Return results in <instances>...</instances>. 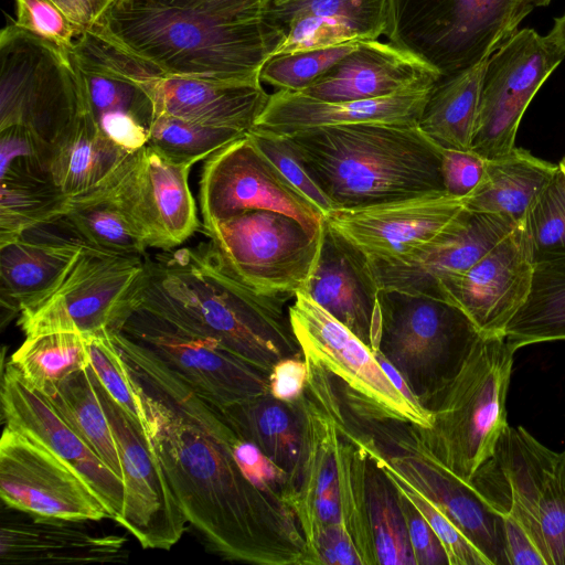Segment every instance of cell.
Wrapping results in <instances>:
<instances>
[{
	"mask_svg": "<svg viewBox=\"0 0 565 565\" xmlns=\"http://www.w3.org/2000/svg\"><path fill=\"white\" fill-rule=\"evenodd\" d=\"M131 374L141 425L190 524L220 556L257 565H303L306 540L277 493L238 463L237 434L149 349L113 331Z\"/></svg>",
	"mask_w": 565,
	"mask_h": 565,
	"instance_id": "6da1fadb",
	"label": "cell"
},
{
	"mask_svg": "<svg viewBox=\"0 0 565 565\" xmlns=\"http://www.w3.org/2000/svg\"><path fill=\"white\" fill-rule=\"evenodd\" d=\"M291 297L243 284L209 241L147 258L136 303L215 340L269 375L280 360L303 355L286 305Z\"/></svg>",
	"mask_w": 565,
	"mask_h": 565,
	"instance_id": "7a4b0ae2",
	"label": "cell"
},
{
	"mask_svg": "<svg viewBox=\"0 0 565 565\" xmlns=\"http://www.w3.org/2000/svg\"><path fill=\"white\" fill-rule=\"evenodd\" d=\"M170 76L260 81L286 32L265 17L222 21L151 0H113L90 28Z\"/></svg>",
	"mask_w": 565,
	"mask_h": 565,
	"instance_id": "3957f363",
	"label": "cell"
},
{
	"mask_svg": "<svg viewBox=\"0 0 565 565\" xmlns=\"http://www.w3.org/2000/svg\"><path fill=\"white\" fill-rule=\"evenodd\" d=\"M285 136L333 210L445 191L441 148L418 125L355 124Z\"/></svg>",
	"mask_w": 565,
	"mask_h": 565,
	"instance_id": "277c9868",
	"label": "cell"
},
{
	"mask_svg": "<svg viewBox=\"0 0 565 565\" xmlns=\"http://www.w3.org/2000/svg\"><path fill=\"white\" fill-rule=\"evenodd\" d=\"M514 353L505 335L482 334L456 375L425 405L430 427L407 425L417 446L465 483L493 455L509 425Z\"/></svg>",
	"mask_w": 565,
	"mask_h": 565,
	"instance_id": "5b68a950",
	"label": "cell"
},
{
	"mask_svg": "<svg viewBox=\"0 0 565 565\" xmlns=\"http://www.w3.org/2000/svg\"><path fill=\"white\" fill-rule=\"evenodd\" d=\"M552 0H387L388 42L441 77L488 58Z\"/></svg>",
	"mask_w": 565,
	"mask_h": 565,
	"instance_id": "8992f818",
	"label": "cell"
},
{
	"mask_svg": "<svg viewBox=\"0 0 565 565\" xmlns=\"http://www.w3.org/2000/svg\"><path fill=\"white\" fill-rule=\"evenodd\" d=\"M481 335L448 301L380 289L373 351L397 371L424 407L456 375Z\"/></svg>",
	"mask_w": 565,
	"mask_h": 565,
	"instance_id": "52a82bcc",
	"label": "cell"
},
{
	"mask_svg": "<svg viewBox=\"0 0 565 565\" xmlns=\"http://www.w3.org/2000/svg\"><path fill=\"white\" fill-rule=\"evenodd\" d=\"M564 451L508 425L470 486L499 514L518 521L546 565H565Z\"/></svg>",
	"mask_w": 565,
	"mask_h": 565,
	"instance_id": "ba28073f",
	"label": "cell"
},
{
	"mask_svg": "<svg viewBox=\"0 0 565 565\" xmlns=\"http://www.w3.org/2000/svg\"><path fill=\"white\" fill-rule=\"evenodd\" d=\"M288 313L303 356L327 371L355 418L430 427V411L405 397L392 383L374 351L308 294L297 291Z\"/></svg>",
	"mask_w": 565,
	"mask_h": 565,
	"instance_id": "9c48e42d",
	"label": "cell"
},
{
	"mask_svg": "<svg viewBox=\"0 0 565 565\" xmlns=\"http://www.w3.org/2000/svg\"><path fill=\"white\" fill-rule=\"evenodd\" d=\"M0 129L24 125L53 143L87 110L68 50L11 22L0 33Z\"/></svg>",
	"mask_w": 565,
	"mask_h": 565,
	"instance_id": "30bf717a",
	"label": "cell"
},
{
	"mask_svg": "<svg viewBox=\"0 0 565 565\" xmlns=\"http://www.w3.org/2000/svg\"><path fill=\"white\" fill-rule=\"evenodd\" d=\"M146 273L145 255H116L86 245L60 286L21 310L18 323L24 335L117 331L135 306Z\"/></svg>",
	"mask_w": 565,
	"mask_h": 565,
	"instance_id": "8fae6325",
	"label": "cell"
},
{
	"mask_svg": "<svg viewBox=\"0 0 565 565\" xmlns=\"http://www.w3.org/2000/svg\"><path fill=\"white\" fill-rule=\"evenodd\" d=\"M204 228L224 265L260 294L295 296L319 253L320 233L275 211H248Z\"/></svg>",
	"mask_w": 565,
	"mask_h": 565,
	"instance_id": "7c38bea8",
	"label": "cell"
},
{
	"mask_svg": "<svg viewBox=\"0 0 565 565\" xmlns=\"http://www.w3.org/2000/svg\"><path fill=\"white\" fill-rule=\"evenodd\" d=\"M149 349L217 407L269 393V375L224 349L136 303L119 330Z\"/></svg>",
	"mask_w": 565,
	"mask_h": 565,
	"instance_id": "4fadbf2b",
	"label": "cell"
},
{
	"mask_svg": "<svg viewBox=\"0 0 565 565\" xmlns=\"http://www.w3.org/2000/svg\"><path fill=\"white\" fill-rule=\"evenodd\" d=\"M565 54L546 36L524 28L491 54L484 68L471 150L484 159L510 153L521 119Z\"/></svg>",
	"mask_w": 565,
	"mask_h": 565,
	"instance_id": "5bb4252c",
	"label": "cell"
},
{
	"mask_svg": "<svg viewBox=\"0 0 565 565\" xmlns=\"http://www.w3.org/2000/svg\"><path fill=\"white\" fill-rule=\"evenodd\" d=\"M191 167L177 164L156 149L129 152L96 190L130 220L148 248L171 250L200 227L189 186Z\"/></svg>",
	"mask_w": 565,
	"mask_h": 565,
	"instance_id": "9a60e30c",
	"label": "cell"
},
{
	"mask_svg": "<svg viewBox=\"0 0 565 565\" xmlns=\"http://www.w3.org/2000/svg\"><path fill=\"white\" fill-rule=\"evenodd\" d=\"M199 201L203 226L254 210L284 213L319 234L324 214L245 136L209 157Z\"/></svg>",
	"mask_w": 565,
	"mask_h": 565,
	"instance_id": "2e32d148",
	"label": "cell"
},
{
	"mask_svg": "<svg viewBox=\"0 0 565 565\" xmlns=\"http://www.w3.org/2000/svg\"><path fill=\"white\" fill-rule=\"evenodd\" d=\"M90 374L121 465L125 497L116 522L143 548L168 551L182 537L186 518L142 426L107 393L92 369Z\"/></svg>",
	"mask_w": 565,
	"mask_h": 565,
	"instance_id": "e0dca14e",
	"label": "cell"
},
{
	"mask_svg": "<svg viewBox=\"0 0 565 565\" xmlns=\"http://www.w3.org/2000/svg\"><path fill=\"white\" fill-rule=\"evenodd\" d=\"M70 53L86 107L104 135L128 152L145 147L154 108L138 81L151 65L92 29L75 39Z\"/></svg>",
	"mask_w": 565,
	"mask_h": 565,
	"instance_id": "ac0fdd59",
	"label": "cell"
},
{
	"mask_svg": "<svg viewBox=\"0 0 565 565\" xmlns=\"http://www.w3.org/2000/svg\"><path fill=\"white\" fill-rule=\"evenodd\" d=\"M408 424L387 427L383 452L373 438L361 439L369 455L394 471L437 505L488 558L491 565H508L504 552L503 516L495 512L470 484L465 483L420 449Z\"/></svg>",
	"mask_w": 565,
	"mask_h": 565,
	"instance_id": "d6986e66",
	"label": "cell"
},
{
	"mask_svg": "<svg viewBox=\"0 0 565 565\" xmlns=\"http://www.w3.org/2000/svg\"><path fill=\"white\" fill-rule=\"evenodd\" d=\"M0 494L29 515L71 521L110 518L97 494L49 449L4 426L0 440Z\"/></svg>",
	"mask_w": 565,
	"mask_h": 565,
	"instance_id": "ffe728a7",
	"label": "cell"
},
{
	"mask_svg": "<svg viewBox=\"0 0 565 565\" xmlns=\"http://www.w3.org/2000/svg\"><path fill=\"white\" fill-rule=\"evenodd\" d=\"M463 210L445 191L324 215L329 225L371 264H401L437 238Z\"/></svg>",
	"mask_w": 565,
	"mask_h": 565,
	"instance_id": "44dd1931",
	"label": "cell"
},
{
	"mask_svg": "<svg viewBox=\"0 0 565 565\" xmlns=\"http://www.w3.org/2000/svg\"><path fill=\"white\" fill-rule=\"evenodd\" d=\"M534 271V254L524 223L468 270L449 281L443 298L457 306L484 335L503 334L526 301Z\"/></svg>",
	"mask_w": 565,
	"mask_h": 565,
	"instance_id": "7402d4cb",
	"label": "cell"
},
{
	"mask_svg": "<svg viewBox=\"0 0 565 565\" xmlns=\"http://www.w3.org/2000/svg\"><path fill=\"white\" fill-rule=\"evenodd\" d=\"M509 217L463 209L431 243L401 264H371L380 289L444 300L446 285L468 270L513 228Z\"/></svg>",
	"mask_w": 565,
	"mask_h": 565,
	"instance_id": "603a6c76",
	"label": "cell"
},
{
	"mask_svg": "<svg viewBox=\"0 0 565 565\" xmlns=\"http://www.w3.org/2000/svg\"><path fill=\"white\" fill-rule=\"evenodd\" d=\"M1 403L6 426L49 449L97 494L110 519L117 521L120 518L125 497L122 480L11 363L3 372Z\"/></svg>",
	"mask_w": 565,
	"mask_h": 565,
	"instance_id": "cb8c5ba5",
	"label": "cell"
},
{
	"mask_svg": "<svg viewBox=\"0 0 565 565\" xmlns=\"http://www.w3.org/2000/svg\"><path fill=\"white\" fill-rule=\"evenodd\" d=\"M299 405L301 454L284 500L297 518L307 552L321 530L342 523L338 467L340 430L307 390L299 398Z\"/></svg>",
	"mask_w": 565,
	"mask_h": 565,
	"instance_id": "d4e9b609",
	"label": "cell"
},
{
	"mask_svg": "<svg viewBox=\"0 0 565 565\" xmlns=\"http://www.w3.org/2000/svg\"><path fill=\"white\" fill-rule=\"evenodd\" d=\"M302 290L373 350L380 287L367 258L324 216L318 257Z\"/></svg>",
	"mask_w": 565,
	"mask_h": 565,
	"instance_id": "484cf974",
	"label": "cell"
},
{
	"mask_svg": "<svg viewBox=\"0 0 565 565\" xmlns=\"http://www.w3.org/2000/svg\"><path fill=\"white\" fill-rule=\"evenodd\" d=\"M156 115L247 132L269 94L260 81H214L170 76L152 67L139 81Z\"/></svg>",
	"mask_w": 565,
	"mask_h": 565,
	"instance_id": "4316f807",
	"label": "cell"
},
{
	"mask_svg": "<svg viewBox=\"0 0 565 565\" xmlns=\"http://www.w3.org/2000/svg\"><path fill=\"white\" fill-rule=\"evenodd\" d=\"M440 77L407 51L390 42L367 40L299 93L327 102L374 99L433 87Z\"/></svg>",
	"mask_w": 565,
	"mask_h": 565,
	"instance_id": "83f0119b",
	"label": "cell"
},
{
	"mask_svg": "<svg viewBox=\"0 0 565 565\" xmlns=\"http://www.w3.org/2000/svg\"><path fill=\"white\" fill-rule=\"evenodd\" d=\"M433 87L403 90L374 99L344 102H327L299 92L276 90L269 95L254 127L288 135L355 124L417 125Z\"/></svg>",
	"mask_w": 565,
	"mask_h": 565,
	"instance_id": "f1b7e54d",
	"label": "cell"
},
{
	"mask_svg": "<svg viewBox=\"0 0 565 565\" xmlns=\"http://www.w3.org/2000/svg\"><path fill=\"white\" fill-rule=\"evenodd\" d=\"M81 521L32 515L1 525L0 556L7 565L95 564L122 562L128 552L125 539L97 534Z\"/></svg>",
	"mask_w": 565,
	"mask_h": 565,
	"instance_id": "f546056e",
	"label": "cell"
},
{
	"mask_svg": "<svg viewBox=\"0 0 565 565\" xmlns=\"http://www.w3.org/2000/svg\"><path fill=\"white\" fill-rule=\"evenodd\" d=\"M85 244L46 233H24L0 246V303L11 317L47 297L71 271Z\"/></svg>",
	"mask_w": 565,
	"mask_h": 565,
	"instance_id": "4dcf8cb0",
	"label": "cell"
},
{
	"mask_svg": "<svg viewBox=\"0 0 565 565\" xmlns=\"http://www.w3.org/2000/svg\"><path fill=\"white\" fill-rule=\"evenodd\" d=\"M558 169V163L515 147L503 157L487 159L481 182L461 200L463 209L499 214L520 224Z\"/></svg>",
	"mask_w": 565,
	"mask_h": 565,
	"instance_id": "1f68e13d",
	"label": "cell"
},
{
	"mask_svg": "<svg viewBox=\"0 0 565 565\" xmlns=\"http://www.w3.org/2000/svg\"><path fill=\"white\" fill-rule=\"evenodd\" d=\"M128 153L104 135L87 109L52 143L51 178L65 195L77 198L103 185Z\"/></svg>",
	"mask_w": 565,
	"mask_h": 565,
	"instance_id": "d6a6232c",
	"label": "cell"
},
{
	"mask_svg": "<svg viewBox=\"0 0 565 565\" xmlns=\"http://www.w3.org/2000/svg\"><path fill=\"white\" fill-rule=\"evenodd\" d=\"M220 411L238 437L257 446L290 478L302 446L299 399L284 402L266 393Z\"/></svg>",
	"mask_w": 565,
	"mask_h": 565,
	"instance_id": "836d02e7",
	"label": "cell"
},
{
	"mask_svg": "<svg viewBox=\"0 0 565 565\" xmlns=\"http://www.w3.org/2000/svg\"><path fill=\"white\" fill-rule=\"evenodd\" d=\"M488 58L431 88L417 125L440 148L471 150Z\"/></svg>",
	"mask_w": 565,
	"mask_h": 565,
	"instance_id": "e575fe53",
	"label": "cell"
},
{
	"mask_svg": "<svg viewBox=\"0 0 565 565\" xmlns=\"http://www.w3.org/2000/svg\"><path fill=\"white\" fill-rule=\"evenodd\" d=\"M504 335L515 351L534 343L565 340V255L534 260L531 291Z\"/></svg>",
	"mask_w": 565,
	"mask_h": 565,
	"instance_id": "d590c367",
	"label": "cell"
},
{
	"mask_svg": "<svg viewBox=\"0 0 565 565\" xmlns=\"http://www.w3.org/2000/svg\"><path fill=\"white\" fill-rule=\"evenodd\" d=\"M9 363L32 388L50 397L66 377L88 366V338L68 331L29 334Z\"/></svg>",
	"mask_w": 565,
	"mask_h": 565,
	"instance_id": "8d00e7d4",
	"label": "cell"
},
{
	"mask_svg": "<svg viewBox=\"0 0 565 565\" xmlns=\"http://www.w3.org/2000/svg\"><path fill=\"white\" fill-rule=\"evenodd\" d=\"M45 398L98 458L122 480L116 441L94 385L89 365L71 374L52 396Z\"/></svg>",
	"mask_w": 565,
	"mask_h": 565,
	"instance_id": "74e56055",
	"label": "cell"
},
{
	"mask_svg": "<svg viewBox=\"0 0 565 565\" xmlns=\"http://www.w3.org/2000/svg\"><path fill=\"white\" fill-rule=\"evenodd\" d=\"M70 204L52 179L0 178V246L61 221Z\"/></svg>",
	"mask_w": 565,
	"mask_h": 565,
	"instance_id": "f35d334b",
	"label": "cell"
},
{
	"mask_svg": "<svg viewBox=\"0 0 565 565\" xmlns=\"http://www.w3.org/2000/svg\"><path fill=\"white\" fill-rule=\"evenodd\" d=\"M367 520L374 565H416L396 484L369 455Z\"/></svg>",
	"mask_w": 565,
	"mask_h": 565,
	"instance_id": "ab89813d",
	"label": "cell"
},
{
	"mask_svg": "<svg viewBox=\"0 0 565 565\" xmlns=\"http://www.w3.org/2000/svg\"><path fill=\"white\" fill-rule=\"evenodd\" d=\"M63 220L76 237L94 249L116 255H146L148 246L138 230L97 190L70 199Z\"/></svg>",
	"mask_w": 565,
	"mask_h": 565,
	"instance_id": "60d3db41",
	"label": "cell"
},
{
	"mask_svg": "<svg viewBox=\"0 0 565 565\" xmlns=\"http://www.w3.org/2000/svg\"><path fill=\"white\" fill-rule=\"evenodd\" d=\"M245 135L236 129L156 115L147 145L173 163L192 167Z\"/></svg>",
	"mask_w": 565,
	"mask_h": 565,
	"instance_id": "b9f144b4",
	"label": "cell"
},
{
	"mask_svg": "<svg viewBox=\"0 0 565 565\" xmlns=\"http://www.w3.org/2000/svg\"><path fill=\"white\" fill-rule=\"evenodd\" d=\"M303 14L329 15L353 22L377 40L386 31L387 0H273L264 17L284 29L292 18Z\"/></svg>",
	"mask_w": 565,
	"mask_h": 565,
	"instance_id": "7bdbcfd3",
	"label": "cell"
},
{
	"mask_svg": "<svg viewBox=\"0 0 565 565\" xmlns=\"http://www.w3.org/2000/svg\"><path fill=\"white\" fill-rule=\"evenodd\" d=\"M360 42L271 56L262 67L260 82L277 90L303 92Z\"/></svg>",
	"mask_w": 565,
	"mask_h": 565,
	"instance_id": "ee69618b",
	"label": "cell"
},
{
	"mask_svg": "<svg viewBox=\"0 0 565 565\" xmlns=\"http://www.w3.org/2000/svg\"><path fill=\"white\" fill-rule=\"evenodd\" d=\"M534 260L565 255V173L559 168L523 221Z\"/></svg>",
	"mask_w": 565,
	"mask_h": 565,
	"instance_id": "f6af8a7d",
	"label": "cell"
},
{
	"mask_svg": "<svg viewBox=\"0 0 565 565\" xmlns=\"http://www.w3.org/2000/svg\"><path fill=\"white\" fill-rule=\"evenodd\" d=\"M88 365L107 393L141 425L140 411L128 364L106 329L88 335ZM142 426V425H141Z\"/></svg>",
	"mask_w": 565,
	"mask_h": 565,
	"instance_id": "bcb514c9",
	"label": "cell"
},
{
	"mask_svg": "<svg viewBox=\"0 0 565 565\" xmlns=\"http://www.w3.org/2000/svg\"><path fill=\"white\" fill-rule=\"evenodd\" d=\"M284 30L285 39L274 55L373 40L362 26L329 15H298L288 21Z\"/></svg>",
	"mask_w": 565,
	"mask_h": 565,
	"instance_id": "7dc6e473",
	"label": "cell"
},
{
	"mask_svg": "<svg viewBox=\"0 0 565 565\" xmlns=\"http://www.w3.org/2000/svg\"><path fill=\"white\" fill-rule=\"evenodd\" d=\"M52 143L24 125L0 129V178L52 179Z\"/></svg>",
	"mask_w": 565,
	"mask_h": 565,
	"instance_id": "c3c4849f",
	"label": "cell"
},
{
	"mask_svg": "<svg viewBox=\"0 0 565 565\" xmlns=\"http://www.w3.org/2000/svg\"><path fill=\"white\" fill-rule=\"evenodd\" d=\"M382 468L427 520L443 544L448 565H491L488 558L437 505L401 476Z\"/></svg>",
	"mask_w": 565,
	"mask_h": 565,
	"instance_id": "681fc988",
	"label": "cell"
},
{
	"mask_svg": "<svg viewBox=\"0 0 565 565\" xmlns=\"http://www.w3.org/2000/svg\"><path fill=\"white\" fill-rule=\"evenodd\" d=\"M247 136L284 177L324 215L333 210L327 195L308 173L288 137L255 127L247 131Z\"/></svg>",
	"mask_w": 565,
	"mask_h": 565,
	"instance_id": "f907efd6",
	"label": "cell"
},
{
	"mask_svg": "<svg viewBox=\"0 0 565 565\" xmlns=\"http://www.w3.org/2000/svg\"><path fill=\"white\" fill-rule=\"evenodd\" d=\"M14 24L57 46L72 50L75 39L84 31L52 0H14Z\"/></svg>",
	"mask_w": 565,
	"mask_h": 565,
	"instance_id": "816d5d0a",
	"label": "cell"
},
{
	"mask_svg": "<svg viewBox=\"0 0 565 565\" xmlns=\"http://www.w3.org/2000/svg\"><path fill=\"white\" fill-rule=\"evenodd\" d=\"M487 159L472 150L441 148V179L449 195L463 199L481 182Z\"/></svg>",
	"mask_w": 565,
	"mask_h": 565,
	"instance_id": "f5cc1de1",
	"label": "cell"
},
{
	"mask_svg": "<svg viewBox=\"0 0 565 565\" xmlns=\"http://www.w3.org/2000/svg\"><path fill=\"white\" fill-rule=\"evenodd\" d=\"M303 565H363L358 548L343 523L321 530L307 550Z\"/></svg>",
	"mask_w": 565,
	"mask_h": 565,
	"instance_id": "db71d44e",
	"label": "cell"
},
{
	"mask_svg": "<svg viewBox=\"0 0 565 565\" xmlns=\"http://www.w3.org/2000/svg\"><path fill=\"white\" fill-rule=\"evenodd\" d=\"M397 489L416 565H448L446 552L434 530L412 501Z\"/></svg>",
	"mask_w": 565,
	"mask_h": 565,
	"instance_id": "11a10c76",
	"label": "cell"
},
{
	"mask_svg": "<svg viewBox=\"0 0 565 565\" xmlns=\"http://www.w3.org/2000/svg\"><path fill=\"white\" fill-rule=\"evenodd\" d=\"M162 6L222 21L263 18L273 0H151Z\"/></svg>",
	"mask_w": 565,
	"mask_h": 565,
	"instance_id": "9f6ffc18",
	"label": "cell"
},
{
	"mask_svg": "<svg viewBox=\"0 0 565 565\" xmlns=\"http://www.w3.org/2000/svg\"><path fill=\"white\" fill-rule=\"evenodd\" d=\"M308 366L302 356L286 358L277 362L269 374V393L284 402L299 399L306 391Z\"/></svg>",
	"mask_w": 565,
	"mask_h": 565,
	"instance_id": "6f0895ef",
	"label": "cell"
},
{
	"mask_svg": "<svg viewBox=\"0 0 565 565\" xmlns=\"http://www.w3.org/2000/svg\"><path fill=\"white\" fill-rule=\"evenodd\" d=\"M503 516L504 552L508 565H546L527 531L513 518Z\"/></svg>",
	"mask_w": 565,
	"mask_h": 565,
	"instance_id": "680465c9",
	"label": "cell"
},
{
	"mask_svg": "<svg viewBox=\"0 0 565 565\" xmlns=\"http://www.w3.org/2000/svg\"><path fill=\"white\" fill-rule=\"evenodd\" d=\"M82 30L89 28L87 18L77 0H52Z\"/></svg>",
	"mask_w": 565,
	"mask_h": 565,
	"instance_id": "91938a15",
	"label": "cell"
},
{
	"mask_svg": "<svg viewBox=\"0 0 565 565\" xmlns=\"http://www.w3.org/2000/svg\"><path fill=\"white\" fill-rule=\"evenodd\" d=\"M546 36L565 54V13L555 18L553 28Z\"/></svg>",
	"mask_w": 565,
	"mask_h": 565,
	"instance_id": "94428289",
	"label": "cell"
},
{
	"mask_svg": "<svg viewBox=\"0 0 565 565\" xmlns=\"http://www.w3.org/2000/svg\"><path fill=\"white\" fill-rule=\"evenodd\" d=\"M559 168L565 173V157L558 162Z\"/></svg>",
	"mask_w": 565,
	"mask_h": 565,
	"instance_id": "6125c7cd",
	"label": "cell"
},
{
	"mask_svg": "<svg viewBox=\"0 0 565 565\" xmlns=\"http://www.w3.org/2000/svg\"><path fill=\"white\" fill-rule=\"evenodd\" d=\"M563 478H564V490H565V450H564V467H563Z\"/></svg>",
	"mask_w": 565,
	"mask_h": 565,
	"instance_id": "be15d7a7",
	"label": "cell"
}]
</instances>
